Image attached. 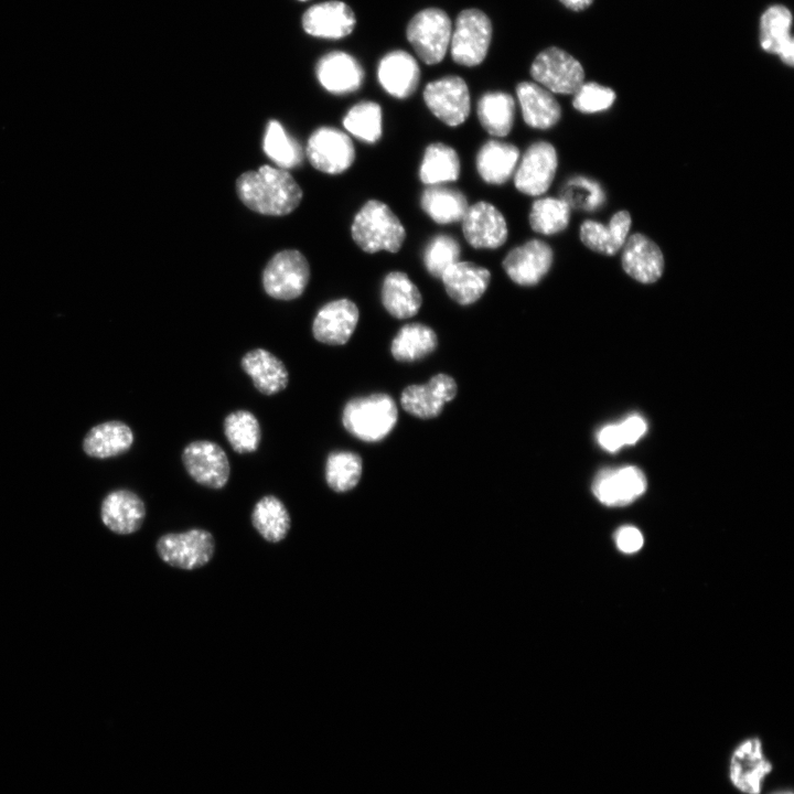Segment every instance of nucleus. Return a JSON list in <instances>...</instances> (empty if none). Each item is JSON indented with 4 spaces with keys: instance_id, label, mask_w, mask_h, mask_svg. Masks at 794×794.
<instances>
[{
    "instance_id": "nucleus-1",
    "label": "nucleus",
    "mask_w": 794,
    "mask_h": 794,
    "mask_svg": "<svg viewBox=\"0 0 794 794\" xmlns=\"http://www.w3.org/2000/svg\"><path fill=\"white\" fill-rule=\"evenodd\" d=\"M236 192L248 208L271 216L291 213L303 196L300 185L288 171L270 165L240 174L236 180Z\"/></svg>"
},
{
    "instance_id": "nucleus-2",
    "label": "nucleus",
    "mask_w": 794,
    "mask_h": 794,
    "mask_svg": "<svg viewBox=\"0 0 794 794\" xmlns=\"http://www.w3.org/2000/svg\"><path fill=\"white\" fill-rule=\"evenodd\" d=\"M351 234L365 253H398L406 239V229L393 210L379 200L367 201L356 213Z\"/></svg>"
},
{
    "instance_id": "nucleus-3",
    "label": "nucleus",
    "mask_w": 794,
    "mask_h": 794,
    "mask_svg": "<svg viewBox=\"0 0 794 794\" xmlns=\"http://www.w3.org/2000/svg\"><path fill=\"white\" fill-rule=\"evenodd\" d=\"M398 410L394 399L382 393L348 400L342 412L343 427L353 437L365 442L386 438L397 422Z\"/></svg>"
},
{
    "instance_id": "nucleus-4",
    "label": "nucleus",
    "mask_w": 794,
    "mask_h": 794,
    "mask_svg": "<svg viewBox=\"0 0 794 794\" xmlns=\"http://www.w3.org/2000/svg\"><path fill=\"white\" fill-rule=\"evenodd\" d=\"M491 39L490 18L480 9L462 10L452 28L449 45L452 60L466 67L480 65L487 55Z\"/></svg>"
},
{
    "instance_id": "nucleus-5",
    "label": "nucleus",
    "mask_w": 794,
    "mask_h": 794,
    "mask_svg": "<svg viewBox=\"0 0 794 794\" xmlns=\"http://www.w3.org/2000/svg\"><path fill=\"white\" fill-rule=\"evenodd\" d=\"M452 23L439 8H427L409 21L406 36L418 57L427 65L440 63L450 45Z\"/></svg>"
},
{
    "instance_id": "nucleus-6",
    "label": "nucleus",
    "mask_w": 794,
    "mask_h": 794,
    "mask_svg": "<svg viewBox=\"0 0 794 794\" xmlns=\"http://www.w3.org/2000/svg\"><path fill=\"white\" fill-rule=\"evenodd\" d=\"M529 73L535 83L552 94L573 95L584 83V71L580 62L556 46L539 52Z\"/></svg>"
},
{
    "instance_id": "nucleus-7",
    "label": "nucleus",
    "mask_w": 794,
    "mask_h": 794,
    "mask_svg": "<svg viewBox=\"0 0 794 794\" xmlns=\"http://www.w3.org/2000/svg\"><path fill=\"white\" fill-rule=\"evenodd\" d=\"M309 279L305 257L298 250L286 249L268 261L262 272V287L271 298L293 300L303 293Z\"/></svg>"
},
{
    "instance_id": "nucleus-8",
    "label": "nucleus",
    "mask_w": 794,
    "mask_h": 794,
    "mask_svg": "<svg viewBox=\"0 0 794 794\" xmlns=\"http://www.w3.org/2000/svg\"><path fill=\"white\" fill-rule=\"evenodd\" d=\"M422 96L430 112L449 127L462 125L470 115V90L465 81L458 75L429 82Z\"/></svg>"
},
{
    "instance_id": "nucleus-9",
    "label": "nucleus",
    "mask_w": 794,
    "mask_h": 794,
    "mask_svg": "<svg viewBox=\"0 0 794 794\" xmlns=\"http://www.w3.org/2000/svg\"><path fill=\"white\" fill-rule=\"evenodd\" d=\"M214 549L212 534L201 528L165 534L157 543L158 554L164 562L185 570L206 565L212 559Z\"/></svg>"
},
{
    "instance_id": "nucleus-10",
    "label": "nucleus",
    "mask_w": 794,
    "mask_h": 794,
    "mask_svg": "<svg viewBox=\"0 0 794 794\" xmlns=\"http://www.w3.org/2000/svg\"><path fill=\"white\" fill-rule=\"evenodd\" d=\"M557 167L555 147L548 141H536L519 157L513 174L514 186L525 195L539 196L550 187Z\"/></svg>"
},
{
    "instance_id": "nucleus-11",
    "label": "nucleus",
    "mask_w": 794,
    "mask_h": 794,
    "mask_svg": "<svg viewBox=\"0 0 794 794\" xmlns=\"http://www.w3.org/2000/svg\"><path fill=\"white\" fill-rule=\"evenodd\" d=\"M182 462L189 475L205 487L217 490L228 482L230 474L228 457L214 441H192L183 449Z\"/></svg>"
},
{
    "instance_id": "nucleus-12",
    "label": "nucleus",
    "mask_w": 794,
    "mask_h": 794,
    "mask_svg": "<svg viewBox=\"0 0 794 794\" xmlns=\"http://www.w3.org/2000/svg\"><path fill=\"white\" fill-rule=\"evenodd\" d=\"M307 155L314 169L328 174H340L353 164L355 148L345 132L333 127H321L309 138Z\"/></svg>"
},
{
    "instance_id": "nucleus-13",
    "label": "nucleus",
    "mask_w": 794,
    "mask_h": 794,
    "mask_svg": "<svg viewBox=\"0 0 794 794\" xmlns=\"http://www.w3.org/2000/svg\"><path fill=\"white\" fill-rule=\"evenodd\" d=\"M461 224L466 243L475 249H497L508 237L504 215L486 201L469 205Z\"/></svg>"
},
{
    "instance_id": "nucleus-14",
    "label": "nucleus",
    "mask_w": 794,
    "mask_h": 794,
    "mask_svg": "<svg viewBox=\"0 0 794 794\" xmlns=\"http://www.w3.org/2000/svg\"><path fill=\"white\" fill-rule=\"evenodd\" d=\"M552 261L551 247L535 238L511 249L503 259L502 267L513 282L530 287L541 281Z\"/></svg>"
},
{
    "instance_id": "nucleus-15",
    "label": "nucleus",
    "mask_w": 794,
    "mask_h": 794,
    "mask_svg": "<svg viewBox=\"0 0 794 794\" xmlns=\"http://www.w3.org/2000/svg\"><path fill=\"white\" fill-rule=\"evenodd\" d=\"M645 490V475L635 466L604 469L597 474L592 484L594 496L608 506L627 505Z\"/></svg>"
},
{
    "instance_id": "nucleus-16",
    "label": "nucleus",
    "mask_w": 794,
    "mask_h": 794,
    "mask_svg": "<svg viewBox=\"0 0 794 794\" xmlns=\"http://www.w3.org/2000/svg\"><path fill=\"white\" fill-rule=\"evenodd\" d=\"M360 311L350 299H337L320 308L312 322V334L321 343L343 345L357 325Z\"/></svg>"
},
{
    "instance_id": "nucleus-17",
    "label": "nucleus",
    "mask_w": 794,
    "mask_h": 794,
    "mask_svg": "<svg viewBox=\"0 0 794 794\" xmlns=\"http://www.w3.org/2000/svg\"><path fill=\"white\" fill-rule=\"evenodd\" d=\"M457 383L446 374H437L426 385H411L404 389L400 404L412 416L421 419L437 417L446 403L457 395Z\"/></svg>"
},
{
    "instance_id": "nucleus-18",
    "label": "nucleus",
    "mask_w": 794,
    "mask_h": 794,
    "mask_svg": "<svg viewBox=\"0 0 794 794\" xmlns=\"http://www.w3.org/2000/svg\"><path fill=\"white\" fill-rule=\"evenodd\" d=\"M377 81L391 97L406 99L418 88L420 67L410 53L394 50L386 53L378 62Z\"/></svg>"
},
{
    "instance_id": "nucleus-19",
    "label": "nucleus",
    "mask_w": 794,
    "mask_h": 794,
    "mask_svg": "<svg viewBox=\"0 0 794 794\" xmlns=\"http://www.w3.org/2000/svg\"><path fill=\"white\" fill-rule=\"evenodd\" d=\"M354 11L343 1L331 0L310 7L302 17L304 31L315 37L337 40L355 28Z\"/></svg>"
},
{
    "instance_id": "nucleus-20",
    "label": "nucleus",
    "mask_w": 794,
    "mask_h": 794,
    "mask_svg": "<svg viewBox=\"0 0 794 794\" xmlns=\"http://www.w3.org/2000/svg\"><path fill=\"white\" fill-rule=\"evenodd\" d=\"M772 770L764 758L759 739L742 742L732 753L730 779L733 785L747 794H759L764 776Z\"/></svg>"
},
{
    "instance_id": "nucleus-21",
    "label": "nucleus",
    "mask_w": 794,
    "mask_h": 794,
    "mask_svg": "<svg viewBox=\"0 0 794 794\" xmlns=\"http://www.w3.org/2000/svg\"><path fill=\"white\" fill-rule=\"evenodd\" d=\"M622 267L633 279L642 283L657 281L664 270V256L656 243L636 233L623 245Z\"/></svg>"
},
{
    "instance_id": "nucleus-22",
    "label": "nucleus",
    "mask_w": 794,
    "mask_h": 794,
    "mask_svg": "<svg viewBox=\"0 0 794 794\" xmlns=\"http://www.w3.org/2000/svg\"><path fill=\"white\" fill-rule=\"evenodd\" d=\"M448 296L461 305L476 302L491 282V271L472 261H457L441 276Z\"/></svg>"
},
{
    "instance_id": "nucleus-23",
    "label": "nucleus",
    "mask_w": 794,
    "mask_h": 794,
    "mask_svg": "<svg viewBox=\"0 0 794 794\" xmlns=\"http://www.w3.org/2000/svg\"><path fill=\"white\" fill-rule=\"evenodd\" d=\"M320 84L330 93L345 95L357 90L364 81L358 61L345 52L325 54L316 65Z\"/></svg>"
},
{
    "instance_id": "nucleus-24",
    "label": "nucleus",
    "mask_w": 794,
    "mask_h": 794,
    "mask_svg": "<svg viewBox=\"0 0 794 794\" xmlns=\"http://www.w3.org/2000/svg\"><path fill=\"white\" fill-rule=\"evenodd\" d=\"M792 13L782 4L769 7L760 19V45L777 55L788 66L794 65V40L791 33Z\"/></svg>"
},
{
    "instance_id": "nucleus-25",
    "label": "nucleus",
    "mask_w": 794,
    "mask_h": 794,
    "mask_svg": "<svg viewBox=\"0 0 794 794\" xmlns=\"http://www.w3.org/2000/svg\"><path fill=\"white\" fill-rule=\"evenodd\" d=\"M515 90L527 126L546 130L558 124L561 107L552 93L535 82H521Z\"/></svg>"
},
{
    "instance_id": "nucleus-26",
    "label": "nucleus",
    "mask_w": 794,
    "mask_h": 794,
    "mask_svg": "<svg viewBox=\"0 0 794 794\" xmlns=\"http://www.w3.org/2000/svg\"><path fill=\"white\" fill-rule=\"evenodd\" d=\"M519 157V149L515 144L490 139L476 153V172L485 183L503 185L513 178Z\"/></svg>"
},
{
    "instance_id": "nucleus-27",
    "label": "nucleus",
    "mask_w": 794,
    "mask_h": 794,
    "mask_svg": "<svg viewBox=\"0 0 794 794\" xmlns=\"http://www.w3.org/2000/svg\"><path fill=\"white\" fill-rule=\"evenodd\" d=\"M100 515L104 524L120 535L135 533L146 516L142 500L128 490L110 492L103 501Z\"/></svg>"
},
{
    "instance_id": "nucleus-28",
    "label": "nucleus",
    "mask_w": 794,
    "mask_h": 794,
    "mask_svg": "<svg viewBox=\"0 0 794 794\" xmlns=\"http://www.w3.org/2000/svg\"><path fill=\"white\" fill-rule=\"evenodd\" d=\"M243 371L251 378L255 388L271 396L283 390L289 373L281 360L265 348L248 351L240 360Z\"/></svg>"
},
{
    "instance_id": "nucleus-29",
    "label": "nucleus",
    "mask_w": 794,
    "mask_h": 794,
    "mask_svg": "<svg viewBox=\"0 0 794 794\" xmlns=\"http://www.w3.org/2000/svg\"><path fill=\"white\" fill-rule=\"evenodd\" d=\"M631 221L627 211L616 212L609 225L588 219L580 226V239L589 249L612 256L623 247L631 228Z\"/></svg>"
},
{
    "instance_id": "nucleus-30",
    "label": "nucleus",
    "mask_w": 794,
    "mask_h": 794,
    "mask_svg": "<svg viewBox=\"0 0 794 794\" xmlns=\"http://www.w3.org/2000/svg\"><path fill=\"white\" fill-rule=\"evenodd\" d=\"M419 203L425 214L439 225L461 222L469 207L465 194L448 184L426 186Z\"/></svg>"
},
{
    "instance_id": "nucleus-31",
    "label": "nucleus",
    "mask_w": 794,
    "mask_h": 794,
    "mask_svg": "<svg viewBox=\"0 0 794 794\" xmlns=\"http://www.w3.org/2000/svg\"><path fill=\"white\" fill-rule=\"evenodd\" d=\"M380 299L386 311L397 319L414 316L422 303L418 287L403 271H390L385 276Z\"/></svg>"
},
{
    "instance_id": "nucleus-32",
    "label": "nucleus",
    "mask_w": 794,
    "mask_h": 794,
    "mask_svg": "<svg viewBox=\"0 0 794 794\" xmlns=\"http://www.w3.org/2000/svg\"><path fill=\"white\" fill-rule=\"evenodd\" d=\"M133 443V432L121 421H107L93 427L84 438L85 453L108 459L127 452Z\"/></svg>"
},
{
    "instance_id": "nucleus-33",
    "label": "nucleus",
    "mask_w": 794,
    "mask_h": 794,
    "mask_svg": "<svg viewBox=\"0 0 794 794\" xmlns=\"http://www.w3.org/2000/svg\"><path fill=\"white\" fill-rule=\"evenodd\" d=\"M515 112L516 103L514 97L501 90L484 93L476 106L480 125L489 135L495 138L506 137L512 131Z\"/></svg>"
},
{
    "instance_id": "nucleus-34",
    "label": "nucleus",
    "mask_w": 794,
    "mask_h": 794,
    "mask_svg": "<svg viewBox=\"0 0 794 794\" xmlns=\"http://www.w3.org/2000/svg\"><path fill=\"white\" fill-rule=\"evenodd\" d=\"M460 172L461 162L454 148L440 141L426 147L418 172L422 184L428 186L455 182Z\"/></svg>"
},
{
    "instance_id": "nucleus-35",
    "label": "nucleus",
    "mask_w": 794,
    "mask_h": 794,
    "mask_svg": "<svg viewBox=\"0 0 794 794\" xmlns=\"http://www.w3.org/2000/svg\"><path fill=\"white\" fill-rule=\"evenodd\" d=\"M438 344L434 331L421 323L404 325L390 346L393 356L400 362H414L432 353Z\"/></svg>"
},
{
    "instance_id": "nucleus-36",
    "label": "nucleus",
    "mask_w": 794,
    "mask_h": 794,
    "mask_svg": "<svg viewBox=\"0 0 794 794\" xmlns=\"http://www.w3.org/2000/svg\"><path fill=\"white\" fill-rule=\"evenodd\" d=\"M251 523L266 540L278 543L288 534L291 519L287 507L278 497L266 495L256 503Z\"/></svg>"
},
{
    "instance_id": "nucleus-37",
    "label": "nucleus",
    "mask_w": 794,
    "mask_h": 794,
    "mask_svg": "<svg viewBox=\"0 0 794 794\" xmlns=\"http://www.w3.org/2000/svg\"><path fill=\"white\" fill-rule=\"evenodd\" d=\"M344 128L356 139L374 144L383 136L382 106L372 100L353 105L343 118Z\"/></svg>"
},
{
    "instance_id": "nucleus-38",
    "label": "nucleus",
    "mask_w": 794,
    "mask_h": 794,
    "mask_svg": "<svg viewBox=\"0 0 794 794\" xmlns=\"http://www.w3.org/2000/svg\"><path fill=\"white\" fill-rule=\"evenodd\" d=\"M224 434L237 453H250L258 449L261 428L256 416L248 410L228 414L223 422Z\"/></svg>"
},
{
    "instance_id": "nucleus-39",
    "label": "nucleus",
    "mask_w": 794,
    "mask_h": 794,
    "mask_svg": "<svg viewBox=\"0 0 794 794\" xmlns=\"http://www.w3.org/2000/svg\"><path fill=\"white\" fill-rule=\"evenodd\" d=\"M571 208L561 198L544 197L533 202L528 222L530 228L541 235L564 232L570 221Z\"/></svg>"
},
{
    "instance_id": "nucleus-40",
    "label": "nucleus",
    "mask_w": 794,
    "mask_h": 794,
    "mask_svg": "<svg viewBox=\"0 0 794 794\" xmlns=\"http://www.w3.org/2000/svg\"><path fill=\"white\" fill-rule=\"evenodd\" d=\"M363 472L362 458L352 451H332L325 462V481L334 492L354 489Z\"/></svg>"
},
{
    "instance_id": "nucleus-41",
    "label": "nucleus",
    "mask_w": 794,
    "mask_h": 794,
    "mask_svg": "<svg viewBox=\"0 0 794 794\" xmlns=\"http://www.w3.org/2000/svg\"><path fill=\"white\" fill-rule=\"evenodd\" d=\"M264 151L280 169L296 168L302 161L301 146L277 120L268 122Z\"/></svg>"
},
{
    "instance_id": "nucleus-42",
    "label": "nucleus",
    "mask_w": 794,
    "mask_h": 794,
    "mask_svg": "<svg viewBox=\"0 0 794 794\" xmlns=\"http://www.w3.org/2000/svg\"><path fill=\"white\" fill-rule=\"evenodd\" d=\"M461 247L459 242L451 235L438 234L426 245L422 260L426 270L434 278H441L442 273L453 264L460 260Z\"/></svg>"
},
{
    "instance_id": "nucleus-43",
    "label": "nucleus",
    "mask_w": 794,
    "mask_h": 794,
    "mask_svg": "<svg viewBox=\"0 0 794 794\" xmlns=\"http://www.w3.org/2000/svg\"><path fill=\"white\" fill-rule=\"evenodd\" d=\"M559 198L570 208L592 211L603 203L604 194L599 184L587 178L576 176L562 185Z\"/></svg>"
},
{
    "instance_id": "nucleus-44",
    "label": "nucleus",
    "mask_w": 794,
    "mask_h": 794,
    "mask_svg": "<svg viewBox=\"0 0 794 794\" xmlns=\"http://www.w3.org/2000/svg\"><path fill=\"white\" fill-rule=\"evenodd\" d=\"M615 100V93L594 82L583 83L573 94L572 106L580 112L594 114L609 109Z\"/></svg>"
},
{
    "instance_id": "nucleus-45",
    "label": "nucleus",
    "mask_w": 794,
    "mask_h": 794,
    "mask_svg": "<svg viewBox=\"0 0 794 794\" xmlns=\"http://www.w3.org/2000/svg\"><path fill=\"white\" fill-rule=\"evenodd\" d=\"M615 545L624 554H633L643 546L642 533L634 526L620 527L614 534Z\"/></svg>"
},
{
    "instance_id": "nucleus-46",
    "label": "nucleus",
    "mask_w": 794,
    "mask_h": 794,
    "mask_svg": "<svg viewBox=\"0 0 794 794\" xmlns=\"http://www.w3.org/2000/svg\"><path fill=\"white\" fill-rule=\"evenodd\" d=\"M618 425L624 446H630L637 442L644 436L647 429L646 421L637 415L630 416Z\"/></svg>"
},
{
    "instance_id": "nucleus-47",
    "label": "nucleus",
    "mask_w": 794,
    "mask_h": 794,
    "mask_svg": "<svg viewBox=\"0 0 794 794\" xmlns=\"http://www.w3.org/2000/svg\"><path fill=\"white\" fill-rule=\"evenodd\" d=\"M598 442L607 451L614 452L621 449L624 443L619 425H608L598 432Z\"/></svg>"
},
{
    "instance_id": "nucleus-48",
    "label": "nucleus",
    "mask_w": 794,
    "mask_h": 794,
    "mask_svg": "<svg viewBox=\"0 0 794 794\" xmlns=\"http://www.w3.org/2000/svg\"><path fill=\"white\" fill-rule=\"evenodd\" d=\"M566 8L572 11H582L591 6L593 0H559Z\"/></svg>"
},
{
    "instance_id": "nucleus-49",
    "label": "nucleus",
    "mask_w": 794,
    "mask_h": 794,
    "mask_svg": "<svg viewBox=\"0 0 794 794\" xmlns=\"http://www.w3.org/2000/svg\"><path fill=\"white\" fill-rule=\"evenodd\" d=\"M774 794H792V793L791 792H779V793H774Z\"/></svg>"
},
{
    "instance_id": "nucleus-50",
    "label": "nucleus",
    "mask_w": 794,
    "mask_h": 794,
    "mask_svg": "<svg viewBox=\"0 0 794 794\" xmlns=\"http://www.w3.org/2000/svg\"><path fill=\"white\" fill-rule=\"evenodd\" d=\"M300 1H305V0H300Z\"/></svg>"
}]
</instances>
